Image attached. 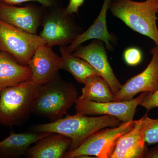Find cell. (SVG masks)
Returning <instances> with one entry per match:
<instances>
[{
	"instance_id": "6da1fadb",
	"label": "cell",
	"mask_w": 158,
	"mask_h": 158,
	"mask_svg": "<svg viewBox=\"0 0 158 158\" xmlns=\"http://www.w3.org/2000/svg\"><path fill=\"white\" fill-rule=\"evenodd\" d=\"M122 123L116 117L109 115L90 117L76 114L73 116L67 115L49 123L34 126L33 131L38 132L56 133L68 137L71 140L68 151H72L99 130L116 127Z\"/></svg>"
},
{
	"instance_id": "7a4b0ae2",
	"label": "cell",
	"mask_w": 158,
	"mask_h": 158,
	"mask_svg": "<svg viewBox=\"0 0 158 158\" xmlns=\"http://www.w3.org/2000/svg\"><path fill=\"white\" fill-rule=\"evenodd\" d=\"M78 98L75 87L60 78L59 74L39 85L33 101L32 113L53 122L67 115L69 109Z\"/></svg>"
},
{
	"instance_id": "3957f363",
	"label": "cell",
	"mask_w": 158,
	"mask_h": 158,
	"mask_svg": "<svg viewBox=\"0 0 158 158\" xmlns=\"http://www.w3.org/2000/svg\"><path fill=\"white\" fill-rule=\"evenodd\" d=\"M109 9L130 28L149 37L158 47V0H111Z\"/></svg>"
},
{
	"instance_id": "277c9868",
	"label": "cell",
	"mask_w": 158,
	"mask_h": 158,
	"mask_svg": "<svg viewBox=\"0 0 158 158\" xmlns=\"http://www.w3.org/2000/svg\"><path fill=\"white\" fill-rule=\"evenodd\" d=\"M39 85L31 80L0 91V123L7 127L21 124L32 113Z\"/></svg>"
},
{
	"instance_id": "5b68a950",
	"label": "cell",
	"mask_w": 158,
	"mask_h": 158,
	"mask_svg": "<svg viewBox=\"0 0 158 158\" xmlns=\"http://www.w3.org/2000/svg\"><path fill=\"white\" fill-rule=\"evenodd\" d=\"M134 125V120H131L123 122L116 127L99 130L89 136L76 149L66 152L63 158L88 156L110 158L118 139L131 131Z\"/></svg>"
},
{
	"instance_id": "8992f818",
	"label": "cell",
	"mask_w": 158,
	"mask_h": 158,
	"mask_svg": "<svg viewBox=\"0 0 158 158\" xmlns=\"http://www.w3.org/2000/svg\"><path fill=\"white\" fill-rule=\"evenodd\" d=\"M46 11L41 25L43 30L40 34L49 46H66L71 44L81 34V27L77 25L74 16L65 15L64 8L54 7Z\"/></svg>"
},
{
	"instance_id": "52a82bcc",
	"label": "cell",
	"mask_w": 158,
	"mask_h": 158,
	"mask_svg": "<svg viewBox=\"0 0 158 158\" xmlns=\"http://www.w3.org/2000/svg\"><path fill=\"white\" fill-rule=\"evenodd\" d=\"M44 44L39 35L30 34L0 20V52L10 54L20 64L28 65L38 47Z\"/></svg>"
},
{
	"instance_id": "ba28073f",
	"label": "cell",
	"mask_w": 158,
	"mask_h": 158,
	"mask_svg": "<svg viewBox=\"0 0 158 158\" xmlns=\"http://www.w3.org/2000/svg\"><path fill=\"white\" fill-rule=\"evenodd\" d=\"M146 92L129 101L98 102L78 98L76 102V114L84 115H109L116 117L122 122L133 120L138 105Z\"/></svg>"
},
{
	"instance_id": "9c48e42d",
	"label": "cell",
	"mask_w": 158,
	"mask_h": 158,
	"mask_svg": "<svg viewBox=\"0 0 158 158\" xmlns=\"http://www.w3.org/2000/svg\"><path fill=\"white\" fill-rule=\"evenodd\" d=\"M152 58L142 72L128 80L114 95L113 101L122 102L134 98L141 92L153 93L158 88V47L151 50Z\"/></svg>"
},
{
	"instance_id": "30bf717a",
	"label": "cell",
	"mask_w": 158,
	"mask_h": 158,
	"mask_svg": "<svg viewBox=\"0 0 158 158\" xmlns=\"http://www.w3.org/2000/svg\"><path fill=\"white\" fill-rule=\"evenodd\" d=\"M75 56L84 59L106 81L114 95L122 85L116 78L108 61L103 42L95 40L85 46L80 45L73 52Z\"/></svg>"
},
{
	"instance_id": "8fae6325",
	"label": "cell",
	"mask_w": 158,
	"mask_h": 158,
	"mask_svg": "<svg viewBox=\"0 0 158 158\" xmlns=\"http://www.w3.org/2000/svg\"><path fill=\"white\" fill-rule=\"evenodd\" d=\"M43 6L15 5L0 3V20L30 34H37L46 11Z\"/></svg>"
},
{
	"instance_id": "7c38bea8",
	"label": "cell",
	"mask_w": 158,
	"mask_h": 158,
	"mask_svg": "<svg viewBox=\"0 0 158 158\" xmlns=\"http://www.w3.org/2000/svg\"><path fill=\"white\" fill-rule=\"evenodd\" d=\"M148 114L134 120L133 128L118 139L110 158H141L147 152L145 135L148 127Z\"/></svg>"
},
{
	"instance_id": "4fadbf2b",
	"label": "cell",
	"mask_w": 158,
	"mask_h": 158,
	"mask_svg": "<svg viewBox=\"0 0 158 158\" xmlns=\"http://www.w3.org/2000/svg\"><path fill=\"white\" fill-rule=\"evenodd\" d=\"M52 48L45 44L39 45L28 64L32 73L31 80L38 85L50 81L61 69V57Z\"/></svg>"
},
{
	"instance_id": "5bb4252c",
	"label": "cell",
	"mask_w": 158,
	"mask_h": 158,
	"mask_svg": "<svg viewBox=\"0 0 158 158\" xmlns=\"http://www.w3.org/2000/svg\"><path fill=\"white\" fill-rule=\"evenodd\" d=\"M111 0H104L98 16L90 27L85 32L79 34L70 45L67 47L70 53L73 52L83 43L90 40H98L104 43L106 48L113 51L111 43L115 41L113 35L109 33L106 24V15Z\"/></svg>"
},
{
	"instance_id": "9a60e30c",
	"label": "cell",
	"mask_w": 158,
	"mask_h": 158,
	"mask_svg": "<svg viewBox=\"0 0 158 158\" xmlns=\"http://www.w3.org/2000/svg\"><path fill=\"white\" fill-rule=\"evenodd\" d=\"M30 147L25 153L29 158H61L69 149L71 140L66 136L50 133Z\"/></svg>"
},
{
	"instance_id": "2e32d148",
	"label": "cell",
	"mask_w": 158,
	"mask_h": 158,
	"mask_svg": "<svg viewBox=\"0 0 158 158\" xmlns=\"http://www.w3.org/2000/svg\"><path fill=\"white\" fill-rule=\"evenodd\" d=\"M31 78L28 65H22L10 54L0 52V91Z\"/></svg>"
},
{
	"instance_id": "e0dca14e",
	"label": "cell",
	"mask_w": 158,
	"mask_h": 158,
	"mask_svg": "<svg viewBox=\"0 0 158 158\" xmlns=\"http://www.w3.org/2000/svg\"><path fill=\"white\" fill-rule=\"evenodd\" d=\"M51 133H15L12 131L7 138L0 141V158L19 157L25 154L31 144L48 135Z\"/></svg>"
},
{
	"instance_id": "ac0fdd59",
	"label": "cell",
	"mask_w": 158,
	"mask_h": 158,
	"mask_svg": "<svg viewBox=\"0 0 158 158\" xmlns=\"http://www.w3.org/2000/svg\"><path fill=\"white\" fill-rule=\"evenodd\" d=\"M60 51L62 55L61 69L69 72L77 82L84 84L88 77L99 75L88 62L70 53L67 47H60Z\"/></svg>"
},
{
	"instance_id": "d6986e66",
	"label": "cell",
	"mask_w": 158,
	"mask_h": 158,
	"mask_svg": "<svg viewBox=\"0 0 158 158\" xmlns=\"http://www.w3.org/2000/svg\"><path fill=\"white\" fill-rule=\"evenodd\" d=\"M82 94L78 98L98 102L113 101L114 94L106 81L98 75L88 77L84 83Z\"/></svg>"
},
{
	"instance_id": "ffe728a7",
	"label": "cell",
	"mask_w": 158,
	"mask_h": 158,
	"mask_svg": "<svg viewBox=\"0 0 158 158\" xmlns=\"http://www.w3.org/2000/svg\"><path fill=\"white\" fill-rule=\"evenodd\" d=\"M148 126L145 135V140L149 144L158 143V118L148 117Z\"/></svg>"
},
{
	"instance_id": "44dd1931",
	"label": "cell",
	"mask_w": 158,
	"mask_h": 158,
	"mask_svg": "<svg viewBox=\"0 0 158 158\" xmlns=\"http://www.w3.org/2000/svg\"><path fill=\"white\" fill-rule=\"evenodd\" d=\"M123 57L127 65L131 66L138 65L142 60L141 51L136 48H130L124 51Z\"/></svg>"
},
{
	"instance_id": "7402d4cb",
	"label": "cell",
	"mask_w": 158,
	"mask_h": 158,
	"mask_svg": "<svg viewBox=\"0 0 158 158\" xmlns=\"http://www.w3.org/2000/svg\"><path fill=\"white\" fill-rule=\"evenodd\" d=\"M148 111L158 108V88L153 93L147 92L140 103Z\"/></svg>"
},
{
	"instance_id": "603a6c76",
	"label": "cell",
	"mask_w": 158,
	"mask_h": 158,
	"mask_svg": "<svg viewBox=\"0 0 158 158\" xmlns=\"http://www.w3.org/2000/svg\"><path fill=\"white\" fill-rule=\"evenodd\" d=\"M29 2H37L44 8L50 9L57 7L58 3V0H0V3L15 6Z\"/></svg>"
},
{
	"instance_id": "cb8c5ba5",
	"label": "cell",
	"mask_w": 158,
	"mask_h": 158,
	"mask_svg": "<svg viewBox=\"0 0 158 158\" xmlns=\"http://www.w3.org/2000/svg\"><path fill=\"white\" fill-rule=\"evenodd\" d=\"M85 0H69L66 8H64V13L65 15L78 14L79 8L84 4Z\"/></svg>"
},
{
	"instance_id": "d4e9b609",
	"label": "cell",
	"mask_w": 158,
	"mask_h": 158,
	"mask_svg": "<svg viewBox=\"0 0 158 158\" xmlns=\"http://www.w3.org/2000/svg\"><path fill=\"white\" fill-rule=\"evenodd\" d=\"M144 158H158V145L147 151L145 154Z\"/></svg>"
}]
</instances>
